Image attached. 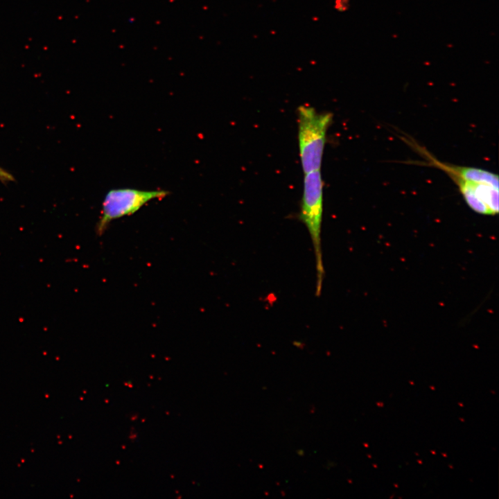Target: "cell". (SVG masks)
<instances>
[{
  "mask_svg": "<svg viewBox=\"0 0 499 499\" xmlns=\"http://www.w3.org/2000/svg\"><path fill=\"white\" fill-rule=\"evenodd\" d=\"M403 139L423 158L426 162L423 165L437 168L453 180L473 211L484 215L495 207L499 194L497 174L478 168L442 162L417 142L408 138Z\"/></svg>",
  "mask_w": 499,
  "mask_h": 499,
  "instance_id": "obj_1",
  "label": "cell"
},
{
  "mask_svg": "<svg viewBox=\"0 0 499 499\" xmlns=\"http://www.w3.org/2000/svg\"><path fill=\"white\" fill-rule=\"evenodd\" d=\"M330 112H319L310 105L297 110L298 145L304 174L320 170L329 128L333 121Z\"/></svg>",
  "mask_w": 499,
  "mask_h": 499,
  "instance_id": "obj_2",
  "label": "cell"
},
{
  "mask_svg": "<svg viewBox=\"0 0 499 499\" xmlns=\"http://www.w3.org/2000/svg\"><path fill=\"white\" fill-rule=\"evenodd\" d=\"M304 175L299 218L306 226L312 241L316 269L315 295L319 296L324 277L321 237L324 183L320 170H313Z\"/></svg>",
  "mask_w": 499,
  "mask_h": 499,
  "instance_id": "obj_3",
  "label": "cell"
},
{
  "mask_svg": "<svg viewBox=\"0 0 499 499\" xmlns=\"http://www.w3.org/2000/svg\"><path fill=\"white\" fill-rule=\"evenodd\" d=\"M166 190L146 191L132 188L110 190L105 195L97 224V231L102 234L114 220L129 216L139 211L143 205L154 199L166 197Z\"/></svg>",
  "mask_w": 499,
  "mask_h": 499,
  "instance_id": "obj_4",
  "label": "cell"
},
{
  "mask_svg": "<svg viewBox=\"0 0 499 499\" xmlns=\"http://www.w3.org/2000/svg\"><path fill=\"white\" fill-rule=\"evenodd\" d=\"M0 181L3 183H8L15 181V177L10 173L0 166Z\"/></svg>",
  "mask_w": 499,
  "mask_h": 499,
  "instance_id": "obj_5",
  "label": "cell"
}]
</instances>
